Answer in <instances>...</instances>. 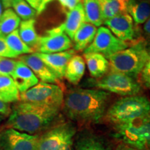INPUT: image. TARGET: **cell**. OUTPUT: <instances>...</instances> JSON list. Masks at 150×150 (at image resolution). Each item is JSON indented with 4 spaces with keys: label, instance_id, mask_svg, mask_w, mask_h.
I'll return each instance as SVG.
<instances>
[{
    "label": "cell",
    "instance_id": "34",
    "mask_svg": "<svg viewBox=\"0 0 150 150\" xmlns=\"http://www.w3.org/2000/svg\"><path fill=\"white\" fill-rule=\"evenodd\" d=\"M54 1V0H42V4L40 6V8L39 9V11H38L37 13V15H40L45 10L47 6V5L49 4L50 3H51L52 1ZM81 1H83V0H81Z\"/></svg>",
    "mask_w": 150,
    "mask_h": 150
},
{
    "label": "cell",
    "instance_id": "17",
    "mask_svg": "<svg viewBox=\"0 0 150 150\" xmlns=\"http://www.w3.org/2000/svg\"><path fill=\"white\" fill-rule=\"evenodd\" d=\"M84 58L90 74L94 79L104 76L110 68L109 62L104 56L100 54H84Z\"/></svg>",
    "mask_w": 150,
    "mask_h": 150
},
{
    "label": "cell",
    "instance_id": "9",
    "mask_svg": "<svg viewBox=\"0 0 150 150\" xmlns=\"http://www.w3.org/2000/svg\"><path fill=\"white\" fill-rule=\"evenodd\" d=\"M127 47V42L118 39L107 27H100L93 42L84 50L83 54L97 53L108 58Z\"/></svg>",
    "mask_w": 150,
    "mask_h": 150
},
{
    "label": "cell",
    "instance_id": "41",
    "mask_svg": "<svg viewBox=\"0 0 150 150\" xmlns=\"http://www.w3.org/2000/svg\"><path fill=\"white\" fill-rule=\"evenodd\" d=\"M0 150H2V148H1V142H0Z\"/></svg>",
    "mask_w": 150,
    "mask_h": 150
},
{
    "label": "cell",
    "instance_id": "11",
    "mask_svg": "<svg viewBox=\"0 0 150 150\" xmlns=\"http://www.w3.org/2000/svg\"><path fill=\"white\" fill-rule=\"evenodd\" d=\"M72 47L71 39L61 28L58 27L47 31V34L40 37L36 52L54 54L70 50Z\"/></svg>",
    "mask_w": 150,
    "mask_h": 150
},
{
    "label": "cell",
    "instance_id": "38",
    "mask_svg": "<svg viewBox=\"0 0 150 150\" xmlns=\"http://www.w3.org/2000/svg\"><path fill=\"white\" fill-rule=\"evenodd\" d=\"M72 142L71 143H68L65 145L64 146H63L61 148H60L59 150H71V145H72Z\"/></svg>",
    "mask_w": 150,
    "mask_h": 150
},
{
    "label": "cell",
    "instance_id": "40",
    "mask_svg": "<svg viewBox=\"0 0 150 150\" xmlns=\"http://www.w3.org/2000/svg\"><path fill=\"white\" fill-rule=\"evenodd\" d=\"M4 117H3V116H1V115H0V125H1V123L2 122V121L4 120Z\"/></svg>",
    "mask_w": 150,
    "mask_h": 150
},
{
    "label": "cell",
    "instance_id": "5",
    "mask_svg": "<svg viewBox=\"0 0 150 150\" xmlns=\"http://www.w3.org/2000/svg\"><path fill=\"white\" fill-rule=\"evenodd\" d=\"M115 137L125 145L140 150L150 149V113L115 127Z\"/></svg>",
    "mask_w": 150,
    "mask_h": 150
},
{
    "label": "cell",
    "instance_id": "21",
    "mask_svg": "<svg viewBox=\"0 0 150 150\" xmlns=\"http://www.w3.org/2000/svg\"><path fill=\"white\" fill-rule=\"evenodd\" d=\"M86 70L83 58L79 55H75L67 63L64 77L74 85L78 84L83 78Z\"/></svg>",
    "mask_w": 150,
    "mask_h": 150
},
{
    "label": "cell",
    "instance_id": "39",
    "mask_svg": "<svg viewBox=\"0 0 150 150\" xmlns=\"http://www.w3.org/2000/svg\"><path fill=\"white\" fill-rule=\"evenodd\" d=\"M1 15H2V4H1V1H0V18H1Z\"/></svg>",
    "mask_w": 150,
    "mask_h": 150
},
{
    "label": "cell",
    "instance_id": "8",
    "mask_svg": "<svg viewBox=\"0 0 150 150\" xmlns=\"http://www.w3.org/2000/svg\"><path fill=\"white\" fill-rule=\"evenodd\" d=\"M76 129L72 123L58 124L39 136L37 150H59L72 142Z\"/></svg>",
    "mask_w": 150,
    "mask_h": 150
},
{
    "label": "cell",
    "instance_id": "30",
    "mask_svg": "<svg viewBox=\"0 0 150 150\" xmlns=\"http://www.w3.org/2000/svg\"><path fill=\"white\" fill-rule=\"evenodd\" d=\"M18 56L11 50L6 42L5 37L0 35V58H10L16 59Z\"/></svg>",
    "mask_w": 150,
    "mask_h": 150
},
{
    "label": "cell",
    "instance_id": "32",
    "mask_svg": "<svg viewBox=\"0 0 150 150\" xmlns=\"http://www.w3.org/2000/svg\"><path fill=\"white\" fill-rule=\"evenodd\" d=\"M12 111V108L8 103L0 100V115L3 117H9Z\"/></svg>",
    "mask_w": 150,
    "mask_h": 150
},
{
    "label": "cell",
    "instance_id": "4",
    "mask_svg": "<svg viewBox=\"0 0 150 150\" xmlns=\"http://www.w3.org/2000/svg\"><path fill=\"white\" fill-rule=\"evenodd\" d=\"M150 113V101L142 95L118 99L106 112V119L115 125L129 122Z\"/></svg>",
    "mask_w": 150,
    "mask_h": 150
},
{
    "label": "cell",
    "instance_id": "42",
    "mask_svg": "<svg viewBox=\"0 0 150 150\" xmlns=\"http://www.w3.org/2000/svg\"><path fill=\"white\" fill-rule=\"evenodd\" d=\"M148 51H149V54H150V45H149V49H148Z\"/></svg>",
    "mask_w": 150,
    "mask_h": 150
},
{
    "label": "cell",
    "instance_id": "19",
    "mask_svg": "<svg viewBox=\"0 0 150 150\" xmlns=\"http://www.w3.org/2000/svg\"><path fill=\"white\" fill-rule=\"evenodd\" d=\"M127 11L136 24L145 23L150 17V0H129Z\"/></svg>",
    "mask_w": 150,
    "mask_h": 150
},
{
    "label": "cell",
    "instance_id": "29",
    "mask_svg": "<svg viewBox=\"0 0 150 150\" xmlns=\"http://www.w3.org/2000/svg\"><path fill=\"white\" fill-rule=\"evenodd\" d=\"M17 61L10 58H0V76H12Z\"/></svg>",
    "mask_w": 150,
    "mask_h": 150
},
{
    "label": "cell",
    "instance_id": "14",
    "mask_svg": "<svg viewBox=\"0 0 150 150\" xmlns=\"http://www.w3.org/2000/svg\"><path fill=\"white\" fill-rule=\"evenodd\" d=\"M19 59L31 69L33 74L41 81V82L56 84L61 87V83L59 79L34 53L24 54L20 56Z\"/></svg>",
    "mask_w": 150,
    "mask_h": 150
},
{
    "label": "cell",
    "instance_id": "2",
    "mask_svg": "<svg viewBox=\"0 0 150 150\" xmlns=\"http://www.w3.org/2000/svg\"><path fill=\"white\" fill-rule=\"evenodd\" d=\"M11 108L12 111L6 124V128L31 135L47 128L61 109L20 101Z\"/></svg>",
    "mask_w": 150,
    "mask_h": 150
},
{
    "label": "cell",
    "instance_id": "24",
    "mask_svg": "<svg viewBox=\"0 0 150 150\" xmlns=\"http://www.w3.org/2000/svg\"><path fill=\"white\" fill-rule=\"evenodd\" d=\"M104 22L117 15L126 13L129 0H98Z\"/></svg>",
    "mask_w": 150,
    "mask_h": 150
},
{
    "label": "cell",
    "instance_id": "18",
    "mask_svg": "<svg viewBox=\"0 0 150 150\" xmlns=\"http://www.w3.org/2000/svg\"><path fill=\"white\" fill-rule=\"evenodd\" d=\"M97 31V29L95 26L84 22L76 31L73 38L75 51H84L93 42Z\"/></svg>",
    "mask_w": 150,
    "mask_h": 150
},
{
    "label": "cell",
    "instance_id": "31",
    "mask_svg": "<svg viewBox=\"0 0 150 150\" xmlns=\"http://www.w3.org/2000/svg\"><path fill=\"white\" fill-rule=\"evenodd\" d=\"M141 80L145 87L150 88V66L145 65L141 73Z\"/></svg>",
    "mask_w": 150,
    "mask_h": 150
},
{
    "label": "cell",
    "instance_id": "13",
    "mask_svg": "<svg viewBox=\"0 0 150 150\" xmlns=\"http://www.w3.org/2000/svg\"><path fill=\"white\" fill-rule=\"evenodd\" d=\"M34 54L40 58L52 72L61 80L65 76L67 63L75 55L76 51L70 49L67 51L54 54H42L40 52H34Z\"/></svg>",
    "mask_w": 150,
    "mask_h": 150
},
{
    "label": "cell",
    "instance_id": "26",
    "mask_svg": "<svg viewBox=\"0 0 150 150\" xmlns=\"http://www.w3.org/2000/svg\"><path fill=\"white\" fill-rule=\"evenodd\" d=\"M5 40L11 51L13 52L18 56L22 55V54L34 53V52L29 47H28L20 38L18 29L6 36Z\"/></svg>",
    "mask_w": 150,
    "mask_h": 150
},
{
    "label": "cell",
    "instance_id": "10",
    "mask_svg": "<svg viewBox=\"0 0 150 150\" xmlns=\"http://www.w3.org/2000/svg\"><path fill=\"white\" fill-rule=\"evenodd\" d=\"M38 139V135L20 132L13 129L0 132L2 150H37Z\"/></svg>",
    "mask_w": 150,
    "mask_h": 150
},
{
    "label": "cell",
    "instance_id": "33",
    "mask_svg": "<svg viewBox=\"0 0 150 150\" xmlns=\"http://www.w3.org/2000/svg\"><path fill=\"white\" fill-rule=\"evenodd\" d=\"M25 1L29 4L31 8L36 11L37 13L40 9V6L42 2V0H25Z\"/></svg>",
    "mask_w": 150,
    "mask_h": 150
},
{
    "label": "cell",
    "instance_id": "15",
    "mask_svg": "<svg viewBox=\"0 0 150 150\" xmlns=\"http://www.w3.org/2000/svg\"><path fill=\"white\" fill-rule=\"evenodd\" d=\"M11 77L20 93L26 92L38 83L39 79L31 69L21 61H17L16 66Z\"/></svg>",
    "mask_w": 150,
    "mask_h": 150
},
{
    "label": "cell",
    "instance_id": "36",
    "mask_svg": "<svg viewBox=\"0 0 150 150\" xmlns=\"http://www.w3.org/2000/svg\"><path fill=\"white\" fill-rule=\"evenodd\" d=\"M115 150H140V149H136V148L130 147V146L124 144V145H120L119 146H117Z\"/></svg>",
    "mask_w": 150,
    "mask_h": 150
},
{
    "label": "cell",
    "instance_id": "7",
    "mask_svg": "<svg viewBox=\"0 0 150 150\" xmlns=\"http://www.w3.org/2000/svg\"><path fill=\"white\" fill-rule=\"evenodd\" d=\"M20 101L61 108L64 101V93L61 86L38 82L31 88L20 93Z\"/></svg>",
    "mask_w": 150,
    "mask_h": 150
},
{
    "label": "cell",
    "instance_id": "1",
    "mask_svg": "<svg viewBox=\"0 0 150 150\" xmlns=\"http://www.w3.org/2000/svg\"><path fill=\"white\" fill-rule=\"evenodd\" d=\"M110 95L99 89L75 88L66 94L63 110L70 120L80 122H96L103 117Z\"/></svg>",
    "mask_w": 150,
    "mask_h": 150
},
{
    "label": "cell",
    "instance_id": "28",
    "mask_svg": "<svg viewBox=\"0 0 150 150\" xmlns=\"http://www.w3.org/2000/svg\"><path fill=\"white\" fill-rule=\"evenodd\" d=\"M12 7L19 18L23 20L35 19L37 16L36 11L31 8L25 0H16L13 4Z\"/></svg>",
    "mask_w": 150,
    "mask_h": 150
},
{
    "label": "cell",
    "instance_id": "3",
    "mask_svg": "<svg viewBox=\"0 0 150 150\" xmlns=\"http://www.w3.org/2000/svg\"><path fill=\"white\" fill-rule=\"evenodd\" d=\"M149 57L145 42L139 41L106 59L109 62L110 72L124 73L135 78L141 73Z\"/></svg>",
    "mask_w": 150,
    "mask_h": 150
},
{
    "label": "cell",
    "instance_id": "27",
    "mask_svg": "<svg viewBox=\"0 0 150 150\" xmlns=\"http://www.w3.org/2000/svg\"><path fill=\"white\" fill-rule=\"evenodd\" d=\"M76 150H109L107 145L96 136L87 135L79 138L76 143Z\"/></svg>",
    "mask_w": 150,
    "mask_h": 150
},
{
    "label": "cell",
    "instance_id": "16",
    "mask_svg": "<svg viewBox=\"0 0 150 150\" xmlns=\"http://www.w3.org/2000/svg\"><path fill=\"white\" fill-rule=\"evenodd\" d=\"M84 22H86L85 12L83 4L81 2L74 8L67 11L65 22L60 24L59 27L72 40L75 33Z\"/></svg>",
    "mask_w": 150,
    "mask_h": 150
},
{
    "label": "cell",
    "instance_id": "20",
    "mask_svg": "<svg viewBox=\"0 0 150 150\" xmlns=\"http://www.w3.org/2000/svg\"><path fill=\"white\" fill-rule=\"evenodd\" d=\"M35 20L31 19L23 20L20 22L19 28V35L22 41L29 47L34 52H36L39 44L40 36L37 34L35 28Z\"/></svg>",
    "mask_w": 150,
    "mask_h": 150
},
{
    "label": "cell",
    "instance_id": "12",
    "mask_svg": "<svg viewBox=\"0 0 150 150\" xmlns=\"http://www.w3.org/2000/svg\"><path fill=\"white\" fill-rule=\"evenodd\" d=\"M104 24L120 40L126 42L134 40L135 35L134 21L127 12L106 20Z\"/></svg>",
    "mask_w": 150,
    "mask_h": 150
},
{
    "label": "cell",
    "instance_id": "25",
    "mask_svg": "<svg viewBox=\"0 0 150 150\" xmlns=\"http://www.w3.org/2000/svg\"><path fill=\"white\" fill-rule=\"evenodd\" d=\"M20 22V18L15 13L13 9H5L0 18V35L7 36L18 29Z\"/></svg>",
    "mask_w": 150,
    "mask_h": 150
},
{
    "label": "cell",
    "instance_id": "35",
    "mask_svg": "<svg viewBox=\"0 0 150 150\" xmlns=\"http://www.w3.org/2000/svg\"><path fill=\"white\" fill-rule=\"evenodd\" d=\"M0 1H1V4H2V6L5 9H7L12 7L13 4L16 0H0Z\"/></svg>",
    "mask_w": 150,
    "mask_h": 150
},
{
    "label": "cell",
    "instance_id": "6",
    "mask_svg": "<svg viewBox=\"0 0 150 150\" xmlns=\"http://www.w3.org/2000/svg\"><path fill=\"white\" fill-rule=\"evenodd\" d=\"M88 86L124 97L137 95L141 91V86L135 78L117 72H110L99 79L88 80Z\"/></svg>",
    "mask_w": 150,
    "mask_h": 150
},
{
    "label": "cell",
    "instance_id": "23",
    "mask_svg": "<svg viewBox=\"0 0 150 150\" xmlns=\"http://www.w3.org/2000/svg\"><path fill=\"white\" fill-rule=\"evenodd\" d=\"M83 3L86 22L96 27H100L104 24V20L98 0H83Z\"/></svg>",
    "mask_w": 150,
    "mask_h": 150
},
{
    "label": "cell",
    "instance_id": "37",
    "mask_svg": "<svg viewBox=\"0 0 150 150\" xmlns=\"http://www.w3.org/2000/svg\"><path fill=\"white\" fill-rule=\"evenodd\" d=\"M144 31L147 34L150 35V17L145 23V25H144Z\"/></svg>",
    "mask_w": 150,
    "mask_h": 150
},
{
    "label": "cell",
    "instance_id": "22",
    "mask_svg": "<svg viewBox=\"0 0 150 150\" xmlns=\"http://www.w3.org/2000/svg\"><path fill=\"white\" fill-rule=\"evenodd\" d=\"M20 93L11 76H0V100L8 103L20 102Z\"/></svg>",
    "mask_w": 150,
    "mask_h": 150
}]
</instances>
